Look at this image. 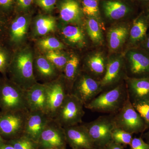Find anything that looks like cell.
I'll return each instance as SVG.
<instances>
[{
	"label": "cell",
	"mask_w": 149,
	"mask_h": 149,
	"mask_svg": "<svg viewBox=\"0 0 149 149\" xmlns=\"http://www.w3.org/2000/svg\"><path fill=\"white\" fill-rule=\"evenodd\" d=\"M64 129L67 143L72 149H97L82 123Z\"/></svg>",
	"instance_id": "9a60e30c"
},
{
	"label": "cell",
	"mask_w": 149,
	"mask_h": 149,
	"mask_svg": "<svg viewBox=\"0 0 149 149\" xmlns=\"http://www.w3.org/2000/svg\"><path fill=\"white\" fill-rule=\"evenodd\" d=\"M128 98L124 82L115 88L102 92L84 107L92 111L114 114L123 106Z\"/></svg>",
	"instance_id": "6da1fadb"
},
{
	"label": "cell",
	"mask_w": 149,
	"mask_h": 149,
	"mask_svg": "<svg viewBox=\"0 0 149 149\" xmlns=\"http://www.w3.org/2000/svg\"><path fill=\"white\" fill-rule=\"evenodd\" d=\"M8 143L15 149H38L37 143L26 136H22L11 139Z\"/></svg>",
	"instance_id": "f1b7e54d"
},
{
	"label": "cell",
	"mask_w": 149,
	"mask_h": 149,
	"mask_svg": "<svg viewBox=\"0 0 149 149\" xmlns=\"http://www.w3.org/2000/svg\"><path fill=\"white\" fill-rule=\"evenodd\" d=\"M26 94L29 111H40L45 113L46 94L44 83H35L26 91Z\"/></svg>",
	"instance_id": "ffe728a7"
},
{
	"label": "cell",
	"mask_w": 149,
	"mask_h": 149,
	"mask_svg": "<svg viewBox=\"0 0 149 149\" xmlns=\"http://www.w3.org/2000/svg\"><path fill=\"white\" fill-rule=\"evenodd\" d=\"M1 20H0V30H1Z\"/></svg>",
	"instance_id": "7dc6e473"
},
{
	"label": "cell",
	"mask_w": 149,
	"mask_h": 149,
	"mask_svg": "<svg viewBox=\"0 0 149 149\" xmlns=\"http://www.w3.org/2000/svg\"><path fill=\"white\" fill-rule=\"evenodd\" d=\"M39 45L42 49L49 51L60 49L64 47L61 42L54 37H49L40 40Z\"/></svg>",
	"instance_id": "d6a6232c"
},
{
	"label": "cell",
	"mask_w": 149,
	"mask_h": 149,
	"mask_svg": "<svg viewBox=\"0 0 149 149\" xmlns=\"http://www.w3.org/2000/svg\"><path fill=\"white\" fill-rule=\"evenodd\" d=\"M104 149H124V148L122 145L116 143L112 141Z\"/></svg>",
	"instance_id": "ab89813d"
},
{
	"label": "cell",
	"mask_w": 149,
	"mask_h": 149,
	"mask_svg": "<svg viewBox=\"0 0 149 149\" xmlns=\"http://www.w3.org/2000/svg\"><path fill=\"white\" fill-rule=\"evenodd\" d=\"M99 1H100V0H99Z\"/></svg>",
	"instance_id": "c3c4849f"
},
{
	"label": "cell",
	"mask_w": 149,
	"mask_h": 149,
	"mask_svg": "<svg viewBox=\"0 0 149 149\" xmlns=\"http://www.w3.org/2000/svg\"><path fill=\"white\" fill-rule=\"evenodd\" d=\"M148 129V130L146 133H143L141 136H142V138L146 139L147 142V143H149V127Z\"/></svg>",
	"instance_id": "7bdbcfd3"
},
{
	"label": "cell",
	"mask_w": 149,
	"mask_h": 149,
	"mask_svg": "<svg viewBox=\"0 0 149 149\" xmlns=\"http://www.w3.org/2000/svg\"><path fill=\"white\" fill-rule=\"evenodd\" d=\"M46 58L58 69L61 71H63L69 58L63 54L56 50L48 51Z\"/></svg>",
	"instance_id": "f546056e"
},
{
	"label": "cell",
	"mask_w": 149,
	"mask_h": 149,
	"mask_svg": "<svg viewBox=\"0 0 149 149\" xmlns=\"http://www.w3.org/2000/svg\"><path fill=\"white\" fill-rule=\"evenodd\" d=\"M136 111L140 114L146 123L148 128L149 127V101H139L132 103Z\"/></svg>",
	"instance_id": "1f68e13d"
},
{
	"label": "cell",
	"mask_w": 149,
	"mask_h": 149,
	"mask_svg": "<svg viewBox=\"0 0 149 149\" xmlns=\"http://www.w3.org/2000/svg\"><path fill=\"white\" fill-rule=\"evenodd\" d=\"M14 0H0V8L5 10L10 9L13 5Z\"/></svg>",
	"instance_id": "74e56055"
},
{
	"label": "cell",
	"mask_w": 149,
	"mask_h": 149,
	"mask_svg": "<svg viewBox=\"0 0 149 149\" xmlns=\"http://www.w3.org/2000/svg\"><path fill=\"white\" fill-rule=\"evenodd\" d=\"M7 65V57L6 54L0 51V71H4Z\"/></svg>",
	"instance_id": "8d00e7d4"
},
{
	"label": "cell",
	"mask_w": 149,
	"mask_h": 149,
	"mask_svg": "<svg viewBox=\"0 0 149 149\" xmlns=\"http://www.w3.org/2000/svg\"><path fill=\"white\" fill-rule=\"evenodd\" d=\"M149 21L143 11L133 19L130 25L128 44L130 48L139 47L147 35Z\"/></svg>",
	"instance_id": "e0dca14e"
},
{
	"label": "cell",
	"mask_w": 149,
	"mask_h": 149,
	"mask_svg": "<svg viewBox=\"0 0 149 149\" xmlns=\"http://www.w3.org/2000/svg\"><path fill=\"white\" fill-rule=\"evenodd\" d=\"M64 149L58 148H50V149Z\"/></svg>",
	"instance_id": "bcb514c9"
},
{
	"label": "cell",
	"mask_w": 149,
	"mask_h": 149,
	"mask_svg": "<svg viewBox=\"0 0 149 149\" xmlns=\"http://www.w3.org/2000/svg\"><path fill=\"white\" fill-rule=\"evenodd\" d=\"M13 82L27 91L37 83L34 72L32 54L29 51L19 54L11 67Z\"/></svg>",
	"instance_id": "277c9868"
},
{
	"label": "cell",
	"mask_w": 149,
	"mask_h": 149,
	"mask_svg": "<svg viewBox=\"0 0 149 149\" xmlns=\"http://www.w3.org/2000/svg\"><path fill=\"white\" fill-rule=\"evenodd\" d=\"M128 77L149 78V52L140 47L130 48L124 56Z\"/></svg>",
	"instance_id": "52a82bcc"
},
{
	"label": "cell",
	"mask_w": 149,
	"mask_h": 149,
	"mask_svg": "<svg viewBox=\"0 0 149 149\" xmlns=\"http://www.w3.org/2000/svg\"><path fill=\"white\" fill-rule=\"evenodd\" d=\"M130 25L120 23L111 27L107 34L108 45L111 52H117L128 40Z\"/></svg>",
	"instance_id": "ac0fdd59"
},
{
	"label": "cell",
	"mask_w": 149,
	"mask_h": 149,
	"mask_svg": "<svg viewBox=\"0 0 149 149\" xmlns=\"http://www.w3.org/2000/svg\"><path fill=\"white\" fill-rule=\"evenodd\" d=\"M0 108L3 112L29 111L26 91L13 81L0 84Z\"/></svg>",
	"instance_id": "7a4b0ae2"
},
{
	"label": "cell",
	"mask_w": 149,
	"mask_h": 149,
	"mask_svg": "<svg viewBox=\"0 0 149 149\" xmlns=\"http://www.w3.org/2000/svg\"><path fill=\"white\" fill-rule=\"evenodd\" d=\"M0 149H15L10 144L5 143L0 145Z\"/></svg>",
	"instance_id": "b9f144b4"
},
{
	"label": "cell",
	"mask_w": 149,
	"mask_h": 149,
	"mask_svg": "<svg viewBox=\"0 0 149 149\" xmlns=\"http://www.w3.org/2000/svg\"><path fill=\"white\" fill-rule=\"evenodd\" d=\"M107 63V59L102 53H94L86 59L84 72L100 81L105 72Z\"/></svg>",
	"instance_id": "44dd1931"
},
{
	"label": "cell",
	"mask_w": 149,
	"mask_h": 149,
	"mask_svg": "<svg viewBox=\"0 0 149 149\" xmlns=\"http://www.w3.org/2000/svg\"><path fill=\"white\" fill-rule=\"evenodd\" d=\"M97 149H104L112 141L115 128L112 114L102 116L91 122L82 123Z\"/></svg>",
	"instance_id": "8992f818"
},
{
	"label": "cell",
	"mask_w": 149,
	"mask_h": 149,
	"mask_svg": "<svg viewBox=\"0 0 149 149\" xmlns=\"http://www.w3.org/2000/svg\"><path fill=\"white\" fill-rule=\"evenodd\" d=\"M125 85L130 102L149 101V78L127 77Z\"/></svg>",
	"instance_id": "2e32d148"
},
{
	"label": "cell",
	"mask_w": 149,
	"mask_h": 149,
	"mask_svg": "<svg viewBox=\"0 0 149 149\" xmlns=\"http://www.w3.org/2000/svg\"><path fill=\"white\" fill-rule=\"evenodd\" d=\"M34 1L43 10L49 12L54 8L57 0H35Z\"/></svg>",
	"instance_id": "836d02e7"
},
{
	"label": "cell",
	"mask_w": 149,
	"mask_h": 149,
	"mask_svg": "<svg viewBox=\"0 0 149 149\" xmlns=\"http://www.w3.org/2000/svg\"><path fill=\"white\" fill-rule=\"evenodd\" d=\"M129 146L130 149H149V143L145 142L142 136L133 138Z\"/></svg>",
	"instance_id": "e575fe53"
},
{
	"label": "cell",
	"mask_w": 149,
	"mask_h": 149,
	"mask_svg": "<svg viewBox=\"0 0 149 149\" xmlns=\"http://www.w3.org/2000/svg\"><path fill=\"white\" fill-rule=\"evenodd\" d=\"M62 34L67 40L71 44L76 45L85 44V35L79 27L68 25L63 29Z\"/></svg>",
	"instance_id": "484cf974"
},
{
	"label": "cell",
	"mask_w": 149,
	"mask_h": 149,
	"mask_svg": "<svg viewBox=\"0 0 149 149\" xmlns=\"http://www.w3.org/2000/svg\"><path fill=\"white\" fill-rule=\"evenodd\" d=\"M84 107L81 101L70 93L53 119L63 128L81 124L85 113Z\"/></svg>",
	"instance_id": "3957f363"
},
{
	"label": "cell",
	"mask_w": 149,
	"mask_h": 149,
	"mask_svg": "<svg viewBox=\"0 0 149 149\" xmlns=\"http://www.w3.org/2000/svg\"><path fill=\"white\" fill-rule=\"evenodd\" d=\"M101 25L97 19L88 18L86 21V29L91 41L96 45H100L103 43L104 36Z\"/></svg>",
	"instance_id": "cb8c5ba5"
},
{
	"label": "cell",
	"mask_w": 149,
	"mask_h": 149,
	"mask_svg": "<svg viewBox=\"0 0 149 149\" xmlns=\"http://www.w3.org/2000/svg\"><path fill=\"white\" fill-rule=\"evenodd\" d=\"M137 6H141L143 8L149 6V0H132Z\"/></svg>",
	"instance_id": "60d3db41"
},
{
	"label": "cell",
	"mask_w": 149,
	"mask_h": 149,
	"mask_svg": "<svg viewBox=\"0 0 149 149\" xmlns=\"http://www.w3.org/2000/svg\"><path fill=\"white\" fill-rule=\"evenodd\" d=\"M51 119L42 111H29L22 135L37 143L42 131Z\"/></svg>",
	"instance_id": "5bb4252c"
},
{
	"label": "cell",
	"mask_w": 149,
	"mask_h": 149,
	"mask_svg": "<svg viewBox=\"0 0 149 149\" xmlns=\"http://www.w3.org/2000/svg\"><path fill=\"white\" fill-rule=\"evenodd\" d=\"M139 47L148 51L149 52V33L147 34L146 38L141 43Z\"/></svg>",
	"instance_id": "f35d334b"
},
{
	"label": "cell",
	"mask_w": 149,
	"mask_h": 149,
	"mask_svg": "<svg viewBox=\"0 0 149 149\" xmlns=\"http://www.w3.org/2000/svg\"><path fill=\"white\" fill-rule=\"evenodd\" d=\"M80 60L78 57L72 55L68 58L63 69L64 77L70 93L72 84L81 72L80 70Z\"/></svg>",
	"instance_id": "603a6c76"
},
{
	"label": "cell",
	"mask_w": 149,
	"mask_h": 149,
	"mask_svg": "<svg viewBox=\"0 0 149 149\" xmlns=\"http://www.w3.org/2000/svg\"><path fill=\"white\" fill-rule=\"evenodd\" d=\"M35 67L38 74L45 80L51 82L56 77L57 70L58 69L46 58L42 56L37 58Z\"/></svg>",
	"instance_id": "7402d4cb"
},
{
	"label": "cell",
	"mask_w": 149,
	"mask_h": 149,
	"mask_svg": "<svg viewBox=\"0 0 149 149\" xmlns=\"http://www.w3.org/2000/svg\"><path fill=\"white\" fill-rule=\"evenodd\" d=\"M58 6L61 18L65 22H80L84 15L78 0H61Z\"/></svg>",
	"instance_id": "d6986e66"
},
{
	"label": "cell",
	"mask_w": 149,
	"mask_h": 149,
	"mask_svg": "<svg viewBox=\"0 0 149 149\" xmlns=\"http://www.w3.org/2000/svg\"><path fill=\"white\" fill-rule=\"evenodd\" d=\"M102 92L100 81L85 72H81L74 80L70 94L84 104L89 103Z\"/></svg>",
	"instance_id": "30bf717a"
},
{
	"label": "cell",
	"mask_w": 149,
	"mask_h": 149,
	"mask_svg": "<svg viewBox=\"0 0 149 149\" xmlns=\"http://www.w3.org/2000/svg\"><path fill=\"white\" fill-rule=\"evenodd\" d=\"M44 84L46 94L45 113L53 119L70 91L64 76Z\"/></svg>",
	"instance_id": "ba28073f"
},
{
	"label": "cell",
	"mask_w": 149,
	"mask_h": 149,
	"mask_svg": "<svg viewBox=\"0 0 149 149\" xmlns=\"http://www.w3.org/2000/svg\"><path fill=\"white\" fill-rule=\"evenodd\" d=\"M27 18L23 15L14 20L11 27V35L13 41H19L24 37L27 32Z\"/></svg>",
	"instance_id": "4316f807"
},
{
	"label": "cell",
	"mask_w": 149,
	"mask_h": 149,
	"mask_svg": "<svg viewBox=\"0 0 149 149\" xmlns=\"http://www.w3.org/2000/svg\"><path fill=\"white\" fill-rule=\"evenodd\" d=\"M29 111L2 112L0 113V133L2 136L13 139L22 136Z\"/></svg>",
	"instance_id": "8fae6325"
},
{
	"label": "cell",
	"mask_w": 149,
	"mask_h": 149,
	"mask_svg": "<svg viewBox=\"0 0 149 149\" xmlns=\"http://www.w3.org/2000/svg\"><path fill=\"white\" fill-rule=\"evenodd\" d=\"M115 127L131 134H143L148 129L146 123L134 108L129 98L118 111L112 114Z\"/></svg>",
	"instance_id": "5b68a950"
},
{
	"label": "cell",
	"mask_w": 149,
	"mask_h": 149,
	"mask_svg": "<svg viewBox=\"0 0 149 149\" xmlns=\"http://www.w3.org/2000/svg\"><path fill=\"white\" fill-rule=\"evenodd\" d=\"M37 143L38 148L65 149L67 142L64 128L51 119L42 131Z\"/></svg>",
	"instance_id": "4fadbf2b"
},
{
	"label": "cell",
	"mask_w": 149,
	"mask_h": 149,
	"mask_svg": "<svg viewBox=\"0 0 149 149\" xmlns=\"http://www.w3.org/2000/svg\"><path fill=\"white\" fill-rule=\"evenodd\" d=\"M133 135L120 128L115 127L112 132V141L123 146H129L133 139Z\"/></svg>",
	"instance_id": "4dcf8cb0"
},
{
	"label": "cell",
	"mask_w": 149,
	"mask_h": 149,
	"mask_svg": "<svg viewBox=\"0 0 149 149\" xmlns=\"http://www.w3.org/2000/svg\"><path fill=\"white\" fill-rule=\"evenodd\" d=\"M143 11L149 21V6L143 8Z\"/></svg>",
	"instance_id": "ee69618b"
},
{
	"label": "cell",
	"mask_w": 149,
	"mask_h": 149,
	"mask_svg": "<svg viewBox=\"0 0 149 149\" xmlns=\"http://www.w3.org/2000/svg\"><path fill=\"white\" fill-rule=\"evenodd\" d=\"M56 21L52 17L40 16L35 23L36 31L39 35H43L54 31L55 28Z\"/></svg>",
	"instance_id": "83f0119b"
},
{
	"label": "cell",
	"mask_w": 149,
	"mask_h": 149,
	"mask_svg": "<svg viewBox=\"0 0 149 149\" xmlns=\"http://www.w3.org/2000/svg\"><path fill=\"white\" fill-rule=\"evenodd\" d=\"M81 7L84 15L88 18H93L97 19L103 26L101 13L100 7L99 0H82Z\"/></svg>",
	"instance_id": "d4e9b609"
},
{
	"label": "cell",
	"mask_w": 149,
	"mask_h": 149,
	"mask_svg": "<svg viewBox=\"0 0 149 149\" xmlns=\"http://www.w3.org/2000/svg\"><path fill=\"white\" fill-rule=\"evenodd\" d=\"M128 77L124 56L115 55L107 58L106 69L100 80L102 92L115 88L125 82Z\"/></svg>",
	"instance_id": "9c48e42d"
},
{
	"label": "cell",
	"mask_w": 149,
	"mask_h": 149,
	"mask_svg": "<svg viewBox=\"0 0 149 149\" xmlns=\"http://www.w3.org/2000/svg\"><path fill=\"white\" fill-rule=\"evenodd\" d=\"M35 0H16L17 5L20 10L27 11L29 9Z\"/></svg>",
	"instance_id": "d590c367"
},
{
	"label": "cell",
	"mask_w": 149,
	"mask_h": 149,
	"mask_svg": "<svg viewBox=\"0 0 149 149\" xmlns=\"http://www.w3.org/2000/svg\"><path fill=\"white\" fill-rule=\"evenodd\" d=\"M4 141L3 139V137L0 133V145H1L2 144L4 143Z\"/></svg>",
	"instance_id": "f6af8a7d"
},
{
	"label": "cell",
	"mask_w": 149,
	"mask_h": 149,
	"mask_svg": "<svg viewBox=\"0 0 149 149\" xmlns=\"http://www.w3.org/2000/svg\"><path fill=\"white\" fill-rule=\"evenodd\" d=\"M137 5L132 0H100L101 13L111 21H118L133 15Z\"/></svg>",
	"instance_id": "7c38bea8"
}]
</instances>
